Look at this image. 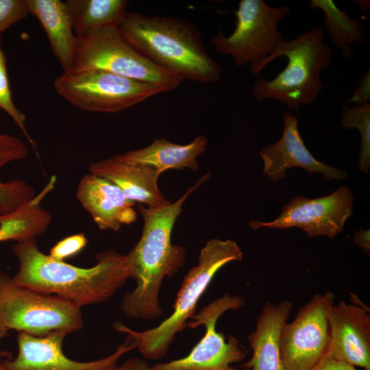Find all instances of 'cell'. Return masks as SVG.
<instances>
[{"label": "cell", "mask_w": 370, "mask_h": 370, "mask_svg": "<svg viewBox=\"0 0 370 370\" xmlns=\"http://www.w3.org/2000/svg\"><path fill=\"white\" fill-rule=\"evenodd\" d=\"M210 176V173L204 175L174 202L158 207L146 208L142 204L136 207L143 218L144 226L139 241L125 255L130 278L136 282L135 288L124 295L121 304L127 317L151 320L162 314L158 299L162 282L175 274L186 263V247L171 243L175 223L186 199Z\"/></svg>", "instance_id": "obj_1"}, {"label": "cell", "mask_w": 370, "mask_h": 370, "mask_svg": "<svg viewBox=\"0 0 370 370\" xmlns=\"http://www.w3.org/2000/svg\"><path fill=\"white\" fill-rule=\"evenodd\" d=\"M12 251L19 262L12 278L16 284L79 308L108 300L130 278L126 256L114 250L99 253L97 263L89 268L53 259L39 249L36 238L16 242Z\"/></svg>", "instance_id": "obj_2"}, {"label": "cell", "mask_w": 370, "mask_h": 370, "mask_svg": "<svg viewBox=\"0 0 370 370\" xmlns=\"http://www.w3.org/2000/svg\"><path fill=\"white\" fill-rule=\"evenodd\" d=\"M118 27L134 49L182 80H220L222 66L210 57L200 32L190 21L127 12Z\"/></svg>", "instance_id": "obj_3"}, {"label": "cell", "mask_w": 370, "mask_h": 370, "mask_svg": "<svg viewBox=\"0 0 370 370\" xmlns=\"http://www.w3.org/2000/svg\"><path fill=\"white\" fill-rule=\"evenodd\" d=\"M323 36L324 29L317 27L292 40L284 38L271 54L250 66L251 73L258 77L275 59L284 56L288 60L286 66L275 78H259L254 82L251 94L255 99H273L295 111L312 103L324 88L321 73L330 66L332 58Z\"/></svg>", "instance_id": "obj_4"}, {"label": "cell", "mask_w": 370, "mask_h": 370, "mask_svg": "<svg viewBox=\"0 0 370 370\" xmlns=\"http://www.w3.org/2000/svg\"><path fill=\"white\" fill-rule=\"evenodd\" d=\"M243 251L234 241L212 238L201 249L198 264L188 271L181 284L171 314L158 326L143 331L134 330L120 321L113 329L130 335L145 358L158 360L165 356L177 333L186 328L195 314L199 298L217 272L233 261H240Z\"/></svg>", "instance_id": "obj_5"}, {"label": "cell", "mask_w": 370, "mask_h": 370, "mask_svg": "<svg viewBox=\"0 0 370 370\" xmlns=\"http://www.w3.org/2000/svg\"><path fill=\"white\" fill-rule=\"evenodd\" d=\"M89 69L149 84L161 92L176 88L182 81L134 49L118 26L101 27L76 38L71 70Z\"/></svg>", "instance_id": "obj_6"}, {"label": "cell", "mask_w": 370, "mask_h": 370, "mask_svg": "<svg viewBox=\"0 0 370 370\" xmlns=\"http://www.w3.org/2000/svg\"><path fill=\"white\" fill-rule=\"evenodd\" d=\"M80 308L53 295L44 294L16 284L0 272V328L43 337L65 334L83 327Z\"/></svg>", "instance_id": "obj_7"}, {"label": "cell", "mask_w": 370, "mask_h": 370, "mask_svg": "<svg viewBox=\"0 0 370 370\" xmlns=\"http://www.w3.org/2000/svg\"><path fill=\"white\" fill-rule=\"evenodd\" d=\"M291 11L289 5L272 7L263 0H241L234 12L236 27L229 36L222 29L212 38L217 53L230 56L239 67L250 66L271 54L284 39L278 23Z\"/></svg>", "instance_id": "obj_8"}, {"label": "cell", "mask_w": 370, "mask_h": 370, "mask_svg": "<svg viewBox=\"0 0 370 370\" xmlns=\"http://www.w3.org/2000/svg\"><path fill=\"white\" fill-rule=\"evenodd\" d=\"M56 92L83 110L115 113L162 92L149 84L100 70H70L55 79Z\"/></svg>", "instance_id": "obj_9"}, {"label": "cell", "mask_w": 370, "mask_h": 370, "mask_svg": "<svg viewBox=\"0 0 370 370\" xmlns=\"http://www.w3.org/2000/svg\"><path fill=\"white\" fill-rule=\"evenodd\" d=\"M245 300L241 296L225 294L195 314L186 328L205 325L206 333L185 357L150 367L149 370H240L232 366L243 361L247 351L239 341L230 334L227 341L216 330L218 319L229 310L242 308Z\"/></svg>", "instance_id": "obj_10"}, {"label": "cell", "mask_w": 370, "mask_h": 370, "mask_svg": "<svg viewBox=\"0 0 370 370\" xmlns=\"http://www.w3.org/2000/svg\"><path fill=\"white\" fill-rule=\"evenodd\" d=\"M335 295L316 294L281 331L280 349L284 370H309L327 353L331 340L328 312Z\"/></svg>", "instance_id": "obj_11"}, {"label": "cell", "mask_w": 370, "mask_h": 370, "mask_svg": "<svg viewBox=\"0 0 370 370\" xmlns=\"http://www.w3.org/2000/svg\"><path fill=\"white\" fill-rule=\"evenodd\" d=\"M354 196L346 186L332 193L310 199L301 195L292 198L272 221L256 220L249 223L252 229H288L297 227L307 237L325 236L334 238L343 232L347 220L353 215Z\"/></svg>", "instance_id": "obj_12"}, {"label": "cell", "mask_w": 370, "mask_h": 370, "mask_svg": "<svg viewBox=\"0 0 370 370\" xmlns=\"http://www.w3.org/2000/svg\"><path fill=\"white\" fill-rule=\"evenodd\" d=\"M66 336L59 332L43 337L18 332L16 357L1 360V363L7 370H115L121 356L136 348L134 338L127 334L125 341L110 356L97 360L79 362L64 355L62 343Z\"/></svg>", "instance_id": "obj_13"}, {"label": "cell", "mask_w": 370, "mask_h": 370, "mask_svg": "<svg viewBox=\"0 0 370 370\" xmlns=\"http://www.w3.org/2000/svg\"><path fill=\"white\" fill-rule=\"evenodd\" d=\"M283 131L281 138L260 151L263 161L262 174L272 182L282 180L286 171L293 167L305 169L312 176L323 175V180H345L347 173L317 160L306 147L298 128V121L292 112L282 110Z\"/></svg>", "instance_id": "obj_14"}, {"label": "cell", "mask_w": 370, "mask_h": 370, "mask_svg": "<svg viewBox=\"0 0 370 370\" xmlns=\"http://www.w3.org/2000/svg\"><path fill=\"white\" fill-rule=\"evenodd\" d=\"M331 340L327 353L354 367L370 370V315L367 310L343 301L328 314Z\"/></svg>", "instance_id": "obj_15"}, {"label": "cell", "mask_w": 370, "mask_h": 370, "mask_svg": "<svg viewBox=\"0 0 370 370\" xmlns=\"http://www.w3.org/2000/svg\"><path fill=\"white\" fill-rule=\"evenodd\" d=\"M76 197L101 230L117 232L137 219L135 203L110 181L91 173L80 180Z\"/></svg>", "instance_id": "obj_16"}, {"label": "cell", "mask_w": 370, "mask_h": 370, "mask_svg": "<svg viewBox=\"0 0 370 370\" xmlns=\"http://www.w3.org/2000/svg\"><path fill=\"white\" fill-rule=\"evenodd\" d=\"M89 173L110 181L134 203L158 207L170 201L158 186L161 174L159 170L147 165L127 164L120 160L118 154L90 163Z\"/></svg>", "instance_id": "obj_17"}, {"label": "cell", "mask_w": 370, "mask_h": 370, "mask_svg": "<svg viewBox=\"0 0 370 370\" xmlns=\"http://www.w3.org/2000/svg\"><path fill=\"white\" fill-rule=\"evenodd\" d=\"M292 308L293 303L289 300L278 304L267 301L264 305L255 330L247 337L253 353L251 358L242 366L245 370H284L280 338Z\"/></svg>", "instance_id": "obj_18"}, {"label": "cell", "mask_w": 370, "mask_h": 370, "mask_svg": "<svg viewBox=\"0 0 370 370\" xmlns=\"http://www.w3.org/2000/svg\"><path fill=\"white\" fill-rule=\"evenodd\" d=\"M207 138L198 136L186 145L173 143L166 138H156L149 145L137 150L118 154L123 162L130 164H143L162 172L168 169H198L197 158L207 145Z\"/></svg>", "instance_id": "obj_19"}, {"label": "cell", "mask_w": 370, "mask_h": 370, "mask_svg": "<svg viewBox=\"0 0 370 370\" xmlns=\"http://www.w3.org/2000/svg\"><path fill=\"white\" fill-rule=\"evenodd\" d=\"M29 14L42 25L64 72L71 69L76 36L64 2L27 0Z\"/></svg>", "instance_id": "obj_20"}, {"label": "cell", "mask_w": 370, "mask_h": 370, "mask_svg": "<svg viewBox=\"0 0 370 370\" xmlns=\"http://www.w3.org/2000/svg\"><path fill=\"white\" fill-rule=\"evenodd\" d=\"M126 0H67L64 2L77 38L95 29L119 26L125 17Z\"/></svg>", "instance_id": "obj_21"}, {"label": "cell", "mask_w": 370, "mask_h": 370, "mask_svg": "<svg viewBox=\"0 0 370 370\" xmlns=\"http://www.w3.org/2000/svg\"><path fill=\"white\" fill-rule=\"evenodd\" d=\"M27 156L28 149L21 138L9 134H0V169ZM35 196L34 188L23 180L0 181V217L13 212Z\"/></svg>", "instance_id": "obj_22"}, {"label": "cell", "mask_w": 370, "mask_h": 370, "mask_svg": "<svg viewBox=\"0 0 370 370\" xmlns=\"http://www.w3.org/2000/svg\"><path fill=\"white\" fill-rule=\"evenodd\" d=\"M310 8L319 9L323 12V23L329 38L345 60H352L354 52L351 45L361 44L365 36V30L362 22L349 17L332 0H311Z\"/></svg>", "instance_id": "obj_23"}, {"label": "cell", "mask_w": 370, "mask_h": 370, "mask_svg": "<svg viewBox=\"0 0 370 370\" xmlns=\"http://www.w3.org/2000/svg\"><path fill=\"white\" fill-rule=\"evenodd\" d=\"M341 124L346 130L356 129L360 134V151L358 169L367 174L370 169V103L345 106Z\"/></svg>", "instance_id": "obj_24"}, {"label": "cell", "mask_w": 370, "mask_h": 370, "mask_svg": "<svg viewBox=\"0 0 370 370\" xmlns=\"http://www.w3.org/2000/svg\"><path fill=\"white\" fill-rule=\"evenodd\" d=\"M6 61V56L1 47V36L0 34V108L12 118L28 142L32 147H35L36 143L29 134L25 126L26 116L17 108L13 101Z\"/></svg>", "instance_id": "obj_25"}, {"label": "cell", "mask_w": 370, "mask_h": 370, "mask_svg": "<svg viewBox=\"0 0 370 370\" xmlns=\"http://www.w3.org/2000/svg\"><path fill=\"white\" fill-rule=\"evenodd\" d=\"M29 14L27 0H0V34Z\"/></svg>", "instance_id": "obj_26"}, {"label": "cell", "mask_w": 370, "mask_h": 370, "mask_svg": "<svg viewBox=\"0 0 370 370\" xmlns=\"http://www.w3.org/2000/svg\"><path fill=\"white\" fill-rule=\"evenodd\" d=\"M87 239L83 233L68 236L54 245L49 256L54 260L64 261L80 252L86 245Z\"/></svg>", "instance_id": "obj_27"}, {"label": "cell", "mask_w": 370, "mask_h": 370, "mask_svg": "<svg viewBox=\"0 0 370 370\" xmlns=\"http://www.w3.org/2000/svg\"><path fill=\"white\" fill-rule=\"evenodd\" d=\"M370 70L368 69L360 81L358 86L354 91L352 97L347 103H354L356 105L370 103Z\"/></svg>", "instance_id": "obj_28"}, {"label": "cell", "mask_w": 370, "mask_h": 370, "mask_svg": "<svg viewBox=\"0 0 370 370\" xmlns=\"http://www.w3.org/2000/svg\"><path fill=\"white\" fill-rule=\"evenodd\" d=\"M309 370H357L356 367L345 362L332 358L326 353L322 358Z\"/></svg>", "instance_id": "obj_29"}, {"label": "cell", "mask_w": 370, "mask_h": 370, "mask_svg": "<svg viewBox=\"0 0 370 370\" xmlns=\"http://www.w3.org/2000/svg\"><path fill=\"white\" fill-rule=\"evenodd\" d=\"M150 366L144 360L134 357L126 360L115 370H149Z\"/></svg>", "instance_id": "obj_30"}, {"label": "cell", "mask_w": 370, "mask_h": 370, "mask_svg": "<svg viewBox=\"0 0 370 370\" xmlns=\"http://www.w3.org/2000/svg\"><path fill=\"white\" fill-rule=\"evenodd\" d=\"M355 243L367 253L370 251V230L360 227L355 234Z\"/></svg>", "instance_id": "obj_31"}, {"label": "cell", "mask_w": 370, "mask_h": 370, "mask_svg": "<svg viewBox=\"0 0 370 370\" xmlns=\"http://www.w3.org/2000/svg\"><path fill=\"white\" fill-rule=\"evenodd\" d=\"M355 2L354 3L357 4L358 7L364 12H369L370 8V1L368 0H356L352 1Z\"/></svg>", "instance_id": "obj_32"}, {"label": "cell", "mask_w": 370, "mask_h": 370, "mask_svg": "<svg viewBox=\"0 0 370 370\" xmlns=\"http://www.w3.org/2000/svg\"><path fill=\"white\" fill-rule=\"evenodd\" d=\"M7 334V332L0 328V340ZM0 355H4V353L0 350Z\"/></svg>", "instance_id": "obj_33"}, {"label": "cell", "mask_w": 370, "mask_h": 370, "mask_svg": "<svg viewBox=\"0 0 370 370\" xmlns=\"http://www.w3.org/2000/svg\"><path fill=\"white\" fill-rule=\"evenodd\" d=\"M0 370H7L2 365L1 360H0Z\"/></svg>", "instance_id": "obj_34"}]
</instances>
